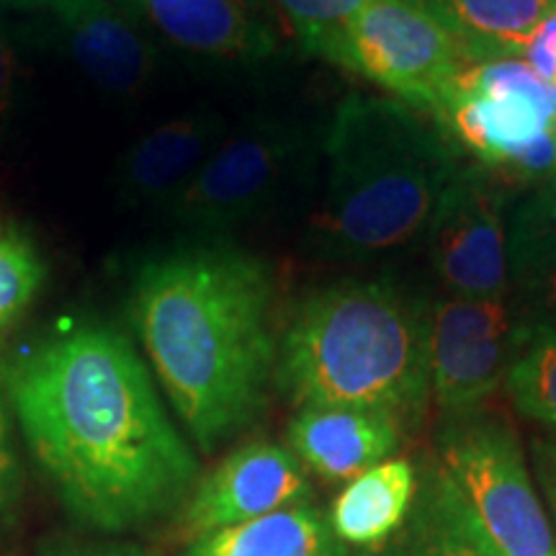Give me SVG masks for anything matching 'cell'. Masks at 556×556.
I'll return each mask as SVG.
<instances>
[{
    "label": "cell",
    "mask_w": 556,
    "mask_h": 556,
    "mask_svg": "<svg viewBox=\"0 0 556 556\" xmlns=\"http://www.w3.org/2000/svg\"><path fill=\"white\" fill-rule=\"evenodd\" d=\"M3 384L31 454L83 523H152L197 484V456L114 328L80 325L41 340L13 361Z\"/></svg>",
    "instance_id": "6da1fadb"
},
{
    "label": "cell",
    "mask_w": 556,
    "mask_h": 556,
    "mask_svg": "<svg viewBox=\"0 0 556 556\" xmlns=\"http://www.w3.org/2000/svg\"><path fill=\"white\" fill-rule=\"evenodd\" d=\"M274 270L208 240L137 270L129 317L160 384L204 454L253 426L276 371Z\"/></svg>",
    "instance_id": "7a4b0ae2"
},
{
    "label": "cell",
    "mask_w": 556,
    "mask_h": 556,
    "mask_svg": "<svg viewBox=\"0 0 556 556\" xmlns=\"http://www.w3.org/2000/svg\"><path fill=\"white\" fill-rule=\"evenodd\" d=\"M274 381L299 409L358 407L415 422L430 394V307L392 276L319 289L278 340Z\"/></svg>",
    "instance_id": "3957f363"
},
{
    "label": "cell",
    "mask_w": 556,
    "mask_h": 556,
    "mask_svg": "<svg viewBox=\"0 0 556 556\" xmlns=\"http://www.w3.org/2000/svg\"><path fill=\"white\" fill-rule=\"evenodd\" d=\"M328 180L309 235L319 253L364 263L428 232L454 180V144L413 106L351 93L325 135Z\"/></svg>",
    "instance_id": "277c9868"
},
{
    "label": "cell",
    "mask_w": 556,
    "mask_h": 556,
    "mask_svg": "<svg viewBox=\"0 0 556 556\" xmlns=\"http://www.w3.org/2000/svg\"><path fill=\"white\" fill-rule=\"evenodd\" d=\"M438 462L454 479L503 556H556V541L523 448L505 417L451 415L438 435Z\"/></svg>",
    "instance_id": "5b68a950"
},
{
    "label": "cell",
    "mask_w": 556,
    "mask_h": 556,
    "mask_svg": "<svg viewBox=\"0 0 556 556\" xmlns=\"http://www.w3.org/2000/svg\"><path fill=\"white\" fill-rule=\"evenodd\" d=\"M309 160L307 129L287 119H253L212 152L168 214L186 232L219 240L268 212Z\"/></svg>",
    "instance_id": "8992f818"
},
{
    "label": "cell",
    "mask_w": 556,
    "mask_h": 556,
    "mask_svg": "<svg viewBox=\"0 0 556 556\" xmlns=\"http://www.w3.org/2000/svg\"><path fill=\"white\" fill-rule=\"evenodd\" d=\"M464 65L454 34L420 0H366L348 31L345 70L433 116L454 96Z\"/></svg>",
    "instance_id": "52a82bcc"
},
{
    "label": "cell",
    "mask_w": 556,
    "mask_h": 556,
    "mask_svg": "<svg viewBox=\"0 0 556 556\" xmlns=\"http://www.w3.org/2000/svg\"><path fill=\"white\" fill-rule=\"evenodd\" d=\"M526 325L505 296L454 294L435 302L430 307V392L438 407L448 417L471 413L505 384Z\"/></svg>",
    "instance_id": "ba28073f"
},
{
    "label": "cell",
    "mask_w": 556,
    "mask_h": 556,
    "mask_svg": "<svg viewBox=\"0 0 556 556\" xmlns=\"http://www.w3.org/2000/svg\"><path fill=\"white\" fill-rule=\"evenodd\" d=\"M507 191L486 165L458 168L428 227L430 261L456 296L503 299L507 263Z\"/></svg>",
    "instance_id": "9c48e42d"
},
{
    "label": "cell",
    "mask_w": 556,
    "mask_h": 556,
    "mask_svg": "<svg viewBox=\"0 0 556 556\" xmlns=\"http://www.w3.org/2000/svg\"><path fill=\"white\" fill-rule=\"evenodd\" d=\"M312 484L294 451L253 441L232 451L191 490L184 528L191 539L255 520L281 507L309 503Z\"/></svg>",
    "instance_id": "30bf717a"
},
{
    "label": "cell",
    "mask_w": 556,
    "mask_h": 556,
    "mask_svg": "<svg viewBox=\"0 0 556 556\" xmlns=\"http://www.w3.org/2000/svg\"><path fill=\"white\" fill-rule=\"evenodd\" d=\"M227 122L214 111H193L124 152L114 173L116 197L129 208H168L189 189L201 165L225 142Z\"/></svg>",
    "instance_id": "8fae6325"
},
{
    "label": "cell",
    "mask_w": 556,
    "mask_h": 556,
    "mask_svg": "<svg viewBox=\"0 0 556 556\" xmlns=\"http://www.w3.org/2000/svg\"><path fill=\"white\" fill-rule=\"evenodd\" d=\"M137 18L180 50L214 62L255 65L276 52V37L242 0H122Z\"/></svg>",
    "instance_id": "7c38bea8"
},
{
    "label": "cell",
    "mask_w": 556,
    "mask_h": 556,
    "mask_svg": "<svg viewBox=\"0 0 556 556\" xmlns=\"http://www.w3.org/2000/svg\"><path fill=\"white\" fill-rule=\"evenodd\" d=\"M394 415L358 407H307L289 422V446L302 467L328 482L356 479L402 443Z\"/></svg>",
    "instance_id": "4fadbf2b"
},
{
    "label": "cell",
    "mask_w": 556,
    "mask_h": 556,
    "mask_svg": "<svg viewBox=\"0 0 556 556\" xmlns=\"http://www.w3.org/2000/svg\"><path fill=\"white\" fill-rule=\"evenodd\" d=\"M70 52L83 73L111 96H135L155 70V50L109 0H58Z\"/></svg>",
    "instance_id": "5bb4252c"
},
{
    "label": "cell",
    "mask_w": 556,
    "mask_h": 556,
    "mask_svg": "<svg viewBox=\"0 0 556 556\" xmlns=\"http://www.w3.org/2000/svg\"><path fill=\"white\" fill-rule=\"evenodd\" d=\"M381 556H503L443 464L417 471V492L407 520Z\"/></svg>",
    "instance_id": "9a60e30c"
},
{
    "label": "cell",
    "mask_w": 556,
    "mask_h": 556,
    "mask_svg": "<svg viewBox=\"0 0 556 556\" xmlns=\"http://www.w3.org/2000/svg\"><path fill=\"white\" fill-rule=\"evenodd\" d=\"M556 114L526 93L462 96L454 93L435 116L451 142L464 144L486 168H503L552 129Z\"/></svg>",
    "instance_id": "2e32d148"
},
{
    "label": "cell",
    "mask_w": 556,
    "mask_h": 556,
    "mask_svg": "<svg viewBox=\"0 0 556 556\" xmlns=\"http://www.w3.org/2000/svg\"><path fill=\"white\" fill-rule=\"evenodd\" d=\"M309 503L281 507L248 523L193 539L186 556H361Z\"/></svg>",
    "instance_id": "e0dca14e"
},
{
    "label": "cell",
    "mask_w": 556,
    "mask_h": 556,
    "mask_svg": "<svg viewBox=\"0 0 556 556\" xmlns=\"http://www.w3.org/2000/svg\"><path fill=\"white\" fill-rule=\"evenodd\" d=\"M454 34L467 62L520 60L556 0H420Z\"/></svg>",
    "instance_id": "ac0fdd59"
},
{
    "label": "cell",
    "mask_w": 556,
    "mask_h": 556,
    "mask_svg": "<svg viewBox=\"0 0 556 556\" xmlns=\"http://www.w3.org/2000/svg\"><path fill=\"white\" fill-rule=\"evenodd\" d=\"M417 492V469L407 458H387L336 497L330 510V526L348 546L377 548L387 544L407 520Z\"/></svg>",
    "instance_id": "d6986e66"
},
{
    "label": "cell",
    "mask_w": 556,
    "mask_h": 556,
    "mask_svg": "<svg viewBox=\"0 0 556 556\" xmlns=\"http://www.w3.org/2000/svg\"><path fill=\"white\" fill-rule=\"evenodd\" d=\"M507 263L539 323L556 332V193H539L513 214Z\"/></svg>",
    "instance_id": "ffe728a7"
},
{
    "label": "cell",
    "mask_w": 556,
    "mask_h": 556,
    "mask_svg": "<svg viewBox=\"0 0 556 556\" xmlns=\"http://www.w3.org/2000/svg\"><path fill=\"white\" fill-rule=\"evenodd\" d=\"M505 389L520 413L556 430V332L548 325L539 319L526 325Z\"/></svg>",
    "instance_id": "44dd1931"
},
{
    "label": "cell",
    "mask_w": 556,
    "mask_h": 556,
    "mask_svg": "<svg viewBox=\"0 0 556 556\" xmlns=\"http://www.w3.org/2000/svg\"><path fill=\"white\" fill-rule=\"evenodd\" d=\"M366 0H278L309 58L343 67L345 41Z\"/></svg>",
    "instance_id": "7402d4cb"
},
{
    "label": "cell",
    "mask_w": 556,
    "mask_h": 556,
    "mask_svg": "<svg viewBox=\"0 0 556 556\" xmlns=\"http://www.w3.org/2000/svg\"><path fill=\"white\" fill-rule=\"evenodd\" d=\"M45 278V261L26 235L16 229L0 235V332L24 315Z\"/></svg>",
    "instance_id": "603a6c76"
},
{
    "label": "cell",
    "mask_w": 556,
    "mask_h": 556,
    "mask_svg": "<svg viewBox=\"0 0 556 556\" xmlns=\"http://www.w3.org/2000/svg\"><path fill=\"white\" fill-rule=\"evenodd\" d=\"M454 93L462 96H510L526 93L544 101L556 114V86L546 83L526 60L467 62L456 75Z\"/></svg>",
    "instance_id": "cb8c5ba5"
},
{
    "label": "cell",
    "mask_w": 556,
    "mask_h": 556,
    "mask_svg": "<svg viewBox=\"0 0 556 556\" xmlns=\"http://www.w3.org/2000/svg\"><path fill=\"white\" fill-rule=\"evenodd\" d=\"M21 492V469L16 448H13L11 435V415H9V394L0 379V516L16 505Z\"/></svg>",
    "instance_id": "d4e9b609"
},
{
    "label": "cell",
    "mask_w": 556,
    "mask_h": 556,
    "mask_svg": "<svg viewBox=\"0 0 556 556\" xmlns=\"http://www.w3.org/2000/svg\"><path fill=\"white\" fill-rule=\"evenodd\" d=\"M526 62L546 83L556 86V11L533 31L526 47Z\"/></svg>",
    "instance_id": "484cf974"
},
{
    "label": "cell",
    "mask_w": 556,
    "mask_h": 556,
    "mask_svg": "<svg viewBox=\"0 0 556 556\" xmlns=\"http://www.w3.org/2000/svg\"><path fill=\"white\" fill-rule=\"evenodd\" d=\"M13 83H16V54L5 31L0 29V135H3L5 119H9L13 101Z\"/></svg>",
    "instance_id": "4316f807"
},
{
    "label": "cell",
    "mask_w": 556,
    "mask_h": 556,
    "mask_svg": "<svg viewBox=\"0 0 556 556\" xmlns=\"http://www.w3.org/2000/svg\"><path fill=\"white\" fill-rule=\"evenodd\" d=\"M45 556H155L139 546H62Z\"/></svg>",
    "instance_id": "83f0119b"
},
{
    "label": "cell",
    "mask_w": 556,
    "mask_h": 556,
    "mask_svg": "<svg viewBox=\"0 0 556 556\" xmlns=\"http://www.w3.org/2000/svg\"><path fill=\"white\" fill-rule=\"evenodd\" d=\"M3 5H13V9H31V5H54L58 0H0Z\"/></svg>",
    "instance_id": "f1b7e54d"
},
{
    "label": "cell",
    "mask_w": 556,
    "mask_h": 556,
    "mask_svg": "<svg viewBox=\"0 0 556 556\" xmlns=\"http://www.w3.org/2000/svg\"><path fill=\"white\" fill-rule=\"evenodd\" d=\"M554 131H556V119H554Z\"/></svg>",
    "instance_id": "f546056e"
},
{
    "label": "cell",
    "mask_w": 556,
    "mask_h": 556,
    "mask_svg": "<svg viewBox=\"0 0 556 556\" xmlns=\"http://www.w3.org/2000/svg\"><path fill=\"white\" fill-rule=\"evenodd\" d=\"M242 3H245V0H242Z\"/></svg>",
    "instance_id": "4dcf8cb0"
}]
</instances>
